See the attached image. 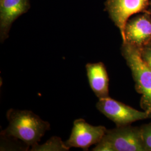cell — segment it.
Wrapping results in <instances>:
<instances>
[{"instance_id":"9","label":"cell","mask_w":151,"mask_h":151,"mask_svg":"<svg viewBox=\"0 0 151 151\" xmlns=\"http://www.w3.org/2000/svg\"><path fill=\"white\" fill-rule=\"evenodd\" d=\"M86 69L90 86L95 95L99 99L110 97L109 76L103 62L87 63Z\"/></svg>"},{"instance_id":"5","label":"cell","mask_w":151,"mask_h":151,"mask_svg":"<svg viewBox=\"0 0 151 151\" xmlns=\"http://www.w3.org/2000/svg\"><path fill=\"white\" fill-rule=\"evenodd\" d=\"M151 0H106L105 10L120 30L123 42L127 22L132 15L148 11Z\"/></svg>"},{"instance_id":"3","label":"cell","mask_w":151,"mask_h":151,"mask_svg":"<svg viewBox=\"0 0 151 151\" xmlns=\"http://www.w3.org/2000/svg\"><path fill=\"white\" fill-rule=\"evenodd\" d=\"M93 151H146L140 134V127L130 125L107 130Z\"/></svg>"},{"instance_id":"1","label":"cell","mask_w":151,"mask_h":151,"mask_svg":"<svg viewBox=\"0 0 151 151\" xmlns=\"http://www.w3.org/2000/svg\"><path fill=\"white\" fill-rule=\"evenodd\" d=\"M8 127L1 134L22 141L29 147L37 144L50 125L29 110L10 109L7 113Z\"/></svg>"},{"instance_id":"2","label":"cell","mask_w":151,"mask_h":151,"mask_svg":"<svg viewBox=\"0 0 151 151\" xmlns=\"http://www.w3.org/2000/svg\"><path fill=\"white\" fill-rule=\"evenodd\" d=\"M121 52L132 71L136 91L141 95L140 107L151 115V70L142 60L140 49L125 42Z\"/></svg>"},{"instance_id":"13","label":"cell","mask_w":151,"mask_h":151,"mask_svg":"<svg viewBox=\"0 0 151 151\" xmlns=\"http://www.w3.org/2000/svg\"><path fill=\"white\" fill-rule=\"evenodd\" d=\"M150 9H151V10H150V12H151V1H150Z\"/></svg>"},{"instance_id":"8","label":"cell","mask_w":151,"mask_h":151,"mask_svg":"<svg viewBox=\"0 0 151 151\" xmlns=\"http://www.w3.org/2000/svg\"><path fill=\"white\" fill-rule=\"evenodd\" d=\"M30 7L29 0H0V39L8 38L12 23Z\"/></svg>"},{"instance_id":"11","label":"cell","mask_w":151,"mask_h":151,"mask_svg":"<svg viewBox=\"0 0 151 151\" xmlns=\"http://www.w3.org/2000/svg\"><path fill=\"white\" fill-rule=\"evenodd\" d=\"M140 134L146 151H151V123L140 127Z\"/></svg>"},{"instance_id":"6","label":"cell","mask_w":151,"mask_h":151,"mask_svg":"<svg viewBox=\"0 0 151 151\" xmlns=\"http://www.w3.org/2000/svg\"><path fill=\"white\" fill-rule=\"evenodd\" d=\"M106 131L104 126H93L84 119H76L73 122L70 137L65 142V145L70 149L75 147L88 151L90 147L97 145L101 140Z\"/></svg>"},{"instance_id":"10","label":"cell","mask_w":151,"mask_h":151,"mask_svg":"<svg viewBox=\"0 0 151 151\" xmlns=\"http://www.w3.org/2000/svg\"><path fill=\"white\" fill-rule=\"evenodd\" d=\"M70 148L65 145L61 139L57 137H53L49 139L43 145L38 143L32 147L31 151H68Z\"/></svg>"},{"instance_id":"12","label":"cell","mask_w":151,"mask_h":151,"mask_svg":"<svg viewBox=\"0 0 151 151\" xmlns=\"http://www.w3.org/2000/svg\"><path fill=\"white\" fill-rule=\"evenodd\" d=\"M140 55L144 62L151 70V42L140 49Z\"/></svg>"},{"instance_id":"4","label":"cell","mask_w":151,"mask_h":151,"mask_svg":"<svg viewBox=\"0 0 151 151\" xmlns=\"http://www.w3.org/2000/svg\"><path fill=\"white\" fill-rule=\"evenodd\" d=\"M96 108L116 127L129 125L136 121L151 118L146 111H140L110 97L99 99Z\"/></svg>"},{"instance_id":"7","label":"cell","mask_w":151,"mask_h":151,"mask_svg":"<svg viewBox=\"0 0 151 151\" xmlns=\"http://www.w3.org/2000/svg\"><path fill=\"white\" fill-rule=\"evenodd\" d=\"M124 42L141 49L151 42V14L150 11L129 19L125 25Z\"/></svg>"}]
</instances>
